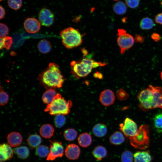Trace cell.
I'll return each mask as SVG.
<instances>
[{"label":"cell","instance_id":"cell-1","mask_svg":"<svg viewBox=\"0 0 162 162\" xmlns=\"http://www.w3.org/2000/svg\"><path fill=\"white\" fill-rule=\"evenodd\" d=\"M138 99L139 107L143 110L157 108L162 109V88L149 85L148 88L139 93Z\"/></svg>","mask_w":162,"mask_h":162},{"label":"cell","instance_id":"cell-2","mask_svg":"<svg viewBox=\"0 0 162 162\" xmlns=\"http://www.w3.org/2000/svg\"><path fill=\"white\" fill-rule=\"evenodd\" d=\"M41 82L48 88L61 87L64 79L58 64L50 63L46 69L39 76Z\"/></svg>","mask_w":162,"mask_h":162},{"label":"cell","instance_id":"cell-3","mask_svg":"<svg viewBox=\"0 0 162 162\" xmlns=\"http://www.w3.org/2000/svg\"><path fill=\"white\" fill-rule=\"evenodd\" d=\"M106 64V63L97 62L87 58H83L78 61H73L70 63L72 73L79 77L86 76L91 72L93 68Z\"/></svg>","mask_w":162,"mask_h":162},{"label":"cell","instance_id":"cell-4","mask_svg":"<svg viewBox=\"0 0 162 162\" xmlns=\"http://www.w3.org/2000/svg\"><path fill=\"white\" fill-rule=\"evenodd\" d=\"M63 45L66 48L72 49L80 46L82 42V35L79 30L72 27L62 30L60 32Z\"/></svg>","mask_w":162,"mask_h":162},{"label":"cell","instance_id":"cell-5","mask_svg":"<svg viewBox=\"0 0 162 162\" xmlns=\"http://www.w3.org/2000/svg\"><path fill=\"white\" fill-rule=\"evenodd\" d=\"M72 104L70 100L67 101L60 94L58 93L52 101L47 105L44 111L51 115H65L70 112Z\"/></svg>","mask_w":162,"mask_h":162},{"label":"cell","instance_id":"cell-6","mask_svg":"<svg viewBox=\"0 0 162 162\" xmlns=\"http://www.w3.org/2000/svg\"><path fill=\"white\" fill-rule=\"evenodd\" d=\"M149 129V126L147 124L140 126L135 135L129 139L131 145L140 150L148 148L150 143Z\"/></svg>","mask_w":162,"mask_h":162},{"label":"cell","instance_id":"cell-7","mask_svg":"<svg viewBox=\"0 0 162 162\" xmlns=\"http://www.w3.org/2000/svg\"><path fill=\"white\" fill-rule=\"evenodd\" d=\"M117 43L120 50V52L124 54L126 50L132 47L134 43V37L122 28L118 29Z\"/></svg>","mask_w":162,"mask_h":162},{"label":"cell","instance_id":"cell-8","mask_svg":"<svg viewBox=\"0 0 162 162\" xmlns=\"http://www.w3.org/2000/svg\"><path fill=\"white\" fill-rule=\"evenodd\" d=\"M119 127L123 134L129 139L135 136L138 130L136 123L128 118H126L124 123L119 124Z\"/></svg>","mask_w":162,"mask_h":162},{"label":"cell","instance_id":"cell-9","mask_svg":"<svg viewBox=\"0 0 162 162\" xmlns=\"http://www.w3.org/2000/svg\"><path fill=\"white\" fill-rule=\"evenodd\" d=\"M50 152L46 158L48 161L53 160L57 158H62L64 155V148L62 142L50 140Z\"/></svg>","mask_w":162,"mask_h":162},{"label":"cell","instance_id":"cell-10","mask_svg":"<svg viewBox=\"0 0 162 162\" xmlns=\"http://www.w3.org/2000/svg\"><path fill=\"white\" fill-rule=\"evenodd\" d=\"M38 17L39 22L42 26L49 27L53 23L54 15L49 9L43 8L39 13Z\"/></svg>","mask_w":162,"mask_h":162},{"label":"cell","instance_id":"cell-11","mask_svg":"<svg viewBox=\"0 0 162 162\" xmlns=\"http://www.w3.org/2000/svg\"><path fill=\"white\" fill-rule=\"evenodd\" d=\"M24 27L28 33H34L38 32L40 28V22L33 18H27L24 21Z\"/></svg>","mask_w":162,"mask_h":162},{"label":"cell","instance_id":"cell-12","mask_svg":"<svg viewBox=\"0 0 162 162\" xmlns=\"http://www.w3.org/2000/svg\"><path fill=\"white\" fill-rule=\"evenodd\" d=\"M99 100L103 105L106 106H109L112 104L114 102L115 94L110 90H105L100 93Z\"/></svg>","mask_w":162,"mask_h":162},{"label":"cell","instance_id":"cell-13","mask_svg":"<svg viewBox=\"0 0 162 162\" xmlns=\"http://www.w3.org/2000/svg\"><path fill=\"white\" fill-rule=\"evenodd\" d=\"M66 156L68 159L74 160L77 159L80 154V149L77 145L72 143L68 144L66 147L65 151Z\"/></svg>","mask_w":162,"mask_h":162},{"label":"cell","instance_id":"cell-14","mask_svg":"<svg viewBox=\"0 0 162 162\" xmlns=\"http://www.w3.org/2000/svg\"><path fill=\"white\" fill-rule=\"evenodd\" d=\"M14 150L9 144L3 143L0 145V160L2 161L11 158L13 155Z\"/></svg>","mask_w":162,"mask_h":162},{"label":"cell","instance_id":"cell-15","mask_svg":"<svg viewBox=\"0 0 162 162\" xmlns=\"http://www.w3.org/2000/svg\"><path fill=\"white\" fill-rule=\"evenodd\" d=\"M7 140L8 144L11 147H17L22 144L23 139L20 133L13 131L8 135Z\"/></svg>","mask_w":162,"mask_h":162},{"label":"cell","instance_id":"cell-16","mask_svg":"<svg viewBox=\"0 0 162 162\" xmlns=\"http://www.w3.org/2000/svg\"><path fill=\"white\" fill-rule=\"evenodd\" d=\"M134 162H151L152 157L149 151H139L134 155Z\"/></svg>","mask_w":162,"mask_h":162},{"label":"cell","instance_id":"cell-17","mask_svg":"<svg viewBox=\"0 0 162 162\" xmlns=\"http://www.w3.org/2000/svg\"><path fill=\"white\" fill-rule=\"evenodd\" d=\"M54 129L53 127L50 124H44L40 127L39 133L43 137L50 138L54 134Z\"/></svg>","mask_w":162,"mask_h":162},{"label":"cell","instance_id":"cell-18","mask_svg":"<svg viewBox=\"0 0 162 162\" xmlns=\"http://www.w3.org/2000/svg\"><path fill=\"white\" fill-rule=\"evenodd\" d=\"M79 145L83 148H87L90 146L92 142L91 135L87 133H83L80 134L77 139Z\"/></svg>","mask_w":162,"mask_h":162},{"label":"cell","instance_id":"cell-19","mask_svg":"<svg viewBox=\"0 0 162 162\" xmlns=\"http://www.w3.org/2000/svg\"><path fill=\"white\" fill-rule=\"evenodd\" d=\"M92 155L98 161L101 160L106 157L107 155L106 149L102 146H96L92 151Z\"/></svg>","mask_w":162,"mask_h":162},{"label":"cell","instance_id":"cell-20","mask_svg":"<svg viewBox=\"0 0 162 162\" xmlns=\"http://www.w3.org/2000/svg\"><path fill=\"white\" fill-rule=\"evenodd\" d=\"M107 131L106 125L102 123L96 124L92 129L93 134L98 137H101L105 136L107 133Z\"/></svg>","mask_w":162,"mask_h":162},{"label":"cell","instance_id":"cell-21","mask_svg":"<svg viewBox=\"0 0 162 162\" xmlns=\"http://www.w3.org/2000/svg\"><path fill=\"white\" fill-rule=\"evenodd\" d=\"M54 88H48L43 94L42 100L43 102L47 105L50 103L57 94Z\"/></svg>","mask_w":162,"mask_h":162},{"label":"cell","instance_id":"cell-22","mask_svg":"<svg viewBox=\"0 0 162 162\" xmlns=\"http://www.w3.org/2000/svg\"><path fill=\"white\" fill-rule=\"evenodd\" d=\"M124 140L125 138L123 134L119 131L115 132L109 137V141L110 143L115 145L122 144L124 142Z\"/></svg>","mask_w":162,"mask_h":162},{"label":"cell","instance_id":"cell-23","mask_svg":"<svg viewBox=\"0 0 162 162\" xmlns=\"http://www.w3.org/2000/svg\"><path fill=\"white\" fill-rule=\"evenodd\" d=\"M42 142L41 137L38 135L33 134L29 135L27 139V144L32 148H34L39 146Z\"/></svg>","mask_w":162,"mask_h":162},{"label":"cell","instance_id":"cell-24","mask_svg":"<svg viewBox=\"0 0 162 162\" xmlns=\"http://www.w3.org/2000/svg\"><path fill=\"white\" fill-rule=\"evenodd\" d=\"M13 150L14 153L16 154L18 158L21 159H26L29 155V150L26 146H18L14 148Z\"/></svg>","mask_w":162,"mask_h":162},{"label":"cell","instance_id":"cell-25","mask_svg":"<svg viewBox=\"0 0 162 162\" xmlns=\"http://www.w3.org/2000/svg\"><path fill=\"white\" fill-rule=\"evenodd\" d=\"M39 51L42 54H46L51 50L52 46L50 42L46 39L40 40L37 45Z\"/></svg>","mask_w":162,"mask_h":162},{"label":"cell","instance_id":"cell-26","mask_svg":"<svg viewBox=\"0 0 162 162\" xmlns=\"http://www.w3.org/2000/svg\"><path fill=\"white\" fill-rule=\"evenodd\" d=\"M155 24L153 20L148 17L142 18L140 22V27L142 30H148L152 29Z\"/></svg>","mask_w":162,"mask_h":162},{"label":"cell","instance_id":"cell-27","mask_svg":"<svg viewBox=\"0 0 162 162\" xmlns=\"http://www.w3.org/2000/svg\"><path fill=\"white\" fill-rule=\"evenodd\" d=\"M113 10L116 14L122 15L125 14L126 12L127 8L126 5L124 2L119 1L114 5Z\"/></svg>","mask_w":162,"mask_h":162},{"label":"cell","instance_id":"cell-28","mask_svg":"<svg viewBox=\"0 0 162 162\" xmlns=\"http://www.w3.org/2000/svg\"><path fill=\"white\" fill-rule=\"evenodd\" d=\"M154 126L158 133L162 132V112L155 115L153 118Z\"/></svg>","mask_w":162,"mask_h":162},{"label":"cell","instance_id":"cell-29","mask_svg":"<svg viewBox=\"0 0 162 162\" xmlns=\"http://www.w3.org/2000/svg\"><path fill=\"white\" fill-rule=\"evenodd\" d=\"M50 152V149L48 147L45 145H40L36 148V154L38 157L41 158L47 157Z\"/></svg>","mask_w":162,"mask_h":162},{"label":"cell","instance_id":"cell-30","mask_svg":"<svg viewBox=\"0 0 162 162\" xmlns=\"http://www.w3.org/2000/svg\"><path fill=\"white\" fill-rule=\"evenodd\" d=\"M63 135L64 139L66 140L71 141L76 139L77 135V133L74 129L69 128L64 131Z\"/></svg>","mask_w":162,"mask_h":162},{"label":"cell","instance_id":"cell-31","mask_svg":"<svg viewBox=\"0 0 162 162\" xmlns=\"http://www.w3.org/2000/svg\"><path fill=\"white\" fill-rule=\"evenodd\" d=\"M12 44V38L10 37H5L0 38V49L5 48L9 50Z\"/></svg>","mask_w":162,"mask_h":162},{"label":"cell","instance_id":"cell-32","mask_svg":"<svg viewBox=\"0 0 162 162\" xmlns=\"http://www.w3.org/2000/svg\"><path fill=\"white\" fill-rule=\"evenodd\" d=\"M66 120V118L64 115H56L54 119V124L56 127L58 128L62 127L64 125Z\"/></svg>","mask_w":162,"mask_h":162},{"label":"cell","instance_id":"cell-33","mask_svg":"<svg viewBox=\"0 0 162 162\" xmlns=\"http://www.w3.org/2000/svg\"><path fill=\"white\" fill-rule=\"evenodd\" d=\"M134 155L130 151L126 150L122 154L121 156L122 162H133Z\"/></svg>","mask_w":162,"mask_h":162},{"label":"cell","instance_id":"cell-34","mask_svg":"<svg viewBox=\"0 0 162 162\" xmlns=\"http://www.w3.org/2000/svg\"><path fill=\"white\" fill-rule=\"evenodd\" d=\"M8 6L11 8L17 10L21 7L22 5V0H8Z\"/></svg>","mask_w":162,"mask_h":162},{"label":"cell","instance_id":"cell-35","mask_svg":"<svg viewBox=\"0 0 162 162\" xmlns=\"http://www.w3.org/2000/svg\"><path fill=\"white\" fill-rule=\"evenodd\" d=\"M0 104L1 106H4L8 102L9 99V96L6 92L2 89L1 87L0 88Z\"/></svg>","mask_w":162,"mask_h":162},{"label":"cell","instance_id":"cell-36","mask_svg":"<svg viewBox=\"0 0 162 162\" xmlns=\"http://www.w3.org/2000/svg\"><path fill=\"white\" fill-rule=\"evenodd\" d=\"M116 96L119 100H123L126 99L128 95L124 90L120 89L117 92Z\"/></svg>","mask_w":162,"mask_h":162},{"label":"cell","instance_id":"cell-37","mask_svg":"<svg viewBox=\"0 0 162 162\" xmlns=\"http://www.w3.org/2000/svg\"><path fill=\"white\" fill-rule=\"evenodd\" d=\"M127 5L131 8H135L139 6L140 0H125Z\"/></svg>","mask_w":162,"mask_h":162},{"label":"cell","instance_id":"cell-38","mask_svg":"<svg viewBox=\"0 0 162 162\" xmlns=\"http://www.w3.org/2000/svg\"><path fill=\"white\" fill-rule=\"evenodd\" d=\"M0 26V38L6 37L8 34L9 29L7 26L4 24L1 23Z\"/></svg>","mask_w":162,"mask_h":162},{"label":"cell","instance_id":"cell-39","mask_svg":"<svg viewBox=\"0 0 162 162\" xmlns=\"http://www.w3.org/2000/svg\"><path fill=\"white\" fill-rule=\"evenodd\" d=\"M135 41L137 43H142L144 42L145 37L139 34H136L134 38Z\"/></svg>","mask_w":162,"mask_h":162},{"label":"cell","instance_id":"cell-40","mask_svg":"<svg viewBox=\"0 0 162 162\" xmlns=\"http://www.w3.org/2000/svg\"><path fill=\"white\" fill-rule=\"evenodd\" d=\"M151 38L156 42H158L161 39L160 35L158 33L154 32L151 35Z\"/></svg>","mask_w":162,"mask_h":162},{"label":"cell","instance_id":"cell-41","mask_svg":"<svg viewBox=\"0 0 162 162\" xmlns=\"http://www.w3.org/2000/svg\"><path fill=\"white\" fill-rule=\"evenodd\" d=\"M155 20L156 23L162 25V12L156 16Z\"/></svg>","mask_w":162,"mask_h":162},{"label":"cell","instance_id":"cell-42","mask_svg":"<svg viewBox=\"0 0 162 162\" xmlns=\"http://www.w3.org/2000/svg\"><path fill=\"white\" fill-rule=\"evenodd\" d=\"M0 19L3 18L5 14V10L4 8L1 5L0 6Z\"/></svg>","mask_w":162,"mask_h":162},{"label":"cell","instance_id":"cell-43","mask_svg":"<svg viewBox=\"0 0 162 162\" xmlns=\"http://www.w3.org/2000/svg\"><path fill=\"white\" fill-rule=\"evenodd\" d=\"M94 76L96 78H98L101 79L103 78L102 74L98 72L94 73Z\"/></svg>","mask_w":162,"mask_h":162},{"label":"cell","instance_id":"cell-44","mask_svg":"<svg viewBox=\"0 0 162 162\" xmlns=\"http://www.w3.org/2000/svg\"><path fill=\"white\" fill-rule=\"evenodd\" d=\"M82 52L83 53V55H84V56H85L87 54V52L86 50L84 49H82Z\"/></svg>","mask_w":162,"mask_h":162},{"label":"cell","instance_id":"cell-45","mask_svg":"<svg viewBox=\"0 0 162 162\" xmlns=\"http://www.w3.org/2000/svg\"><path fill=\"white\" fill-rule=\"evenodd\" d=\"M160 77H161V79L162 80V71H161L160 73Z\"/></svg>","mask_w":162,"mask_h":162},{"label":"cell","instance_id":"cell-46","mask_svg":"<svg viewBox=\"0 0 162 162\" xmlns=\"http://www.w3.org/2000/svg\"><path fill=\"white\" fill-rule=\"evenodd\" d=\"M113 1H118L119 0H113Z\"/></svg>","mask_w":162,"mask_h":162},{"label":"cell","instance_id":"cell-47","mask_svg":"<svg viewBox=\"0 0 162 162\" xmlns=\"http://www.w3.org/2000/svg\"><path fill=\"white\" fill-rule=\"evenodd\" d=\"M0 162H3V161H0Z\"/></svg>","mask_w":162,"mask_h":162},{"label":"cell","instance_id":"cell-48","mask_svg":"<svg viewBox=\"0 0 162 162\" xmlns=\"http://www.w3.org/2000/svg\"><path fill=\"white\" fill-rule=\"evenodd\" d=\"M2 0H0V1H2Z\"/></svg>","mask_w":162,"mask_h":162}]
</instances>
